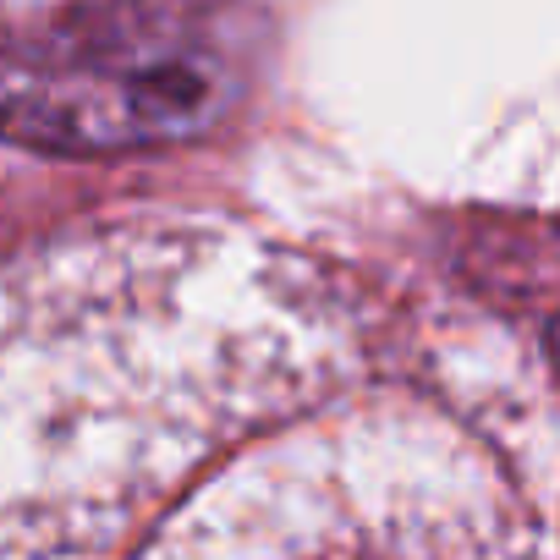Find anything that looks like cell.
<instances>
[{
  "label": "cell",
  "instance_id": "1",
  "mask_svg": "<svg viewBox=\"0 0 560 560\" xmlns=\"http://www.w3.org/2000/svg\"><path fill=\"white\" fill-rule=\"evenodd\" d=\"M325 292L264 247L127 220L0 275V555L121 549L231 445L341 374Z\"/></svg>",
  "mask_w": 560,
  "mask_h": 560
},
{
  "label": "cell",
  "instance_id": "2",
  "mask_svg": "<svg viewBox=\"0 0 560 560\" xmlns=\"http://www.w3.org/2000/svg\"><path fill=\"white\" fill-rule=\"evenodd\" d=\"M247 0H94L0 50V138L34 154H132L214 132L258 83Z\"/></svg>",
  "mask_w": 560,
  "mask_h": 560
}]
</instances>
